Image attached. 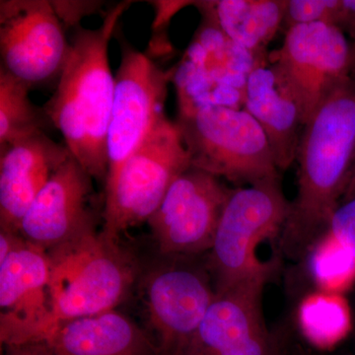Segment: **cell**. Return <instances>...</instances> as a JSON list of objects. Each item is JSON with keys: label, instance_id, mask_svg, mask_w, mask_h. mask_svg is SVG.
<instances>
[{"label": "cell", "instance_id": "ba28073f", "mask_svg": "<svg viewBox=\"0 0 355 355\" xmlns=\"http://www.w3.org/2000/svg\"><path fill=\"white\" fill-rule=\"evenodd\" d=\"M70 51L53 1H0V69L30 89L57 83Z\"/></svg>", "mask_w": 355, "mask_h": 355}, {"label": "cell", "instance_id": "cb8c5ba5", "mask_svg": "<svg viewBox=\"0 0 355 355\" xmlns=\"http://www.w3.org/2000/svg\"><path fill=\"white\" fill-rule=\"evenodd\" d=\"M6 347V355H55L46 342L27 343Z\"/></svg>", "mask_w": 355, "mask_h": 355}, {"label": "cell", "instance_id": "8fae6325", "mask_svg": "<svg viewBox=\"0 0 355 355\" xmlns=\"http://www.w3.org/2000/svg\"><path fill=\"white\" fill-rule=\"evenodd\" d=\"M216 296L211 277L200 268L173 265L151 273L146 307L158 355L183 354Z\"/></svg>", "mask_w": 355, "mask_h": 355}, {"label": "cell", "instance_id": "9a60e30c", "mask_svg": "<svg viewBox=\"0 0 355 355\" xmlns=\"http://www.w3.org/2000/svg\"><path fill=\"white\" fill-rule=\"evenodd\" d=\"M71 153L46 132L0 149V226L19 233L35 198ZM20 234V233H19Z\"/></svg>", "mask_w": 355, "mask_h": 355}, {"label": "cell", "instance_id": "5b68a950", "mask_svg": "<svg viewBox=\"0 0 355 355\" xmlns=\"http://www.w3.org/2000/svg\"><path fill=\"white\" fill-rule=\"evenodd\" d=\"M289 207L280 180L233 189L207 263L216 294L257 277L270 279L277 263L261 261L258 250L261 243L280 241Z\"/></svg>", "mask_w": 355, "mask_h": 355}, {"label": "cell", "instance_id": "d6986e66", "mask_svg": "<svg viewBox=\"0 0 355 355\" xmlns=\"http://www.w3.org/2000/svg\"><path fill=\"white\" fill-rule=\"evenodd\" d=\"M297 322L306 340L320 349H331L352 331L349 303L330 292L315 291L303 298Z\"/></svg>", "mask_w": 355, "mask_h": 355}, {"label": "cell", "instance_id": "52a82bcc", "mask_svg": "<svg viewBox=\"0 0 355 355\" xmlns=\"http://www.w3.org/2000/svg\"><path fill=\"white\" fill-rule=\"evenodd\" d=\"M272 65L297 101L306 125L334 90L355 73V46L336 26H295L286 32Z\"/></svg>", "mask_w": 355, "mask_h": 355}, {"label": "cell", "instance_id": "277c9868", "mask_svg": "<svg viewBox=\"0 0 355 355\" xmlns=\"http://www.w3.org/2000/svg\"><path fill=\"white\" fill-rule=\"evenodd\" d=\"M176 123L193 167L238 184L280 180L266 133L246 110L221 104L179 109Z\"/></svg>", "mask_w": 355, "mask_h": 355}, {"label": "cell", "instance_id": "d4e9b609", "mask_svg": "<svg viewBox=\"0 0 355 355\" xmlns=\"http://www.w3.org/2000/svg\"><path fill=\"white\" fill-rule=\"evenodd\" d=\"M354 198H355V166L354 170H352V175H350L349 184H347V189H345L342 202L352 200Z\"/></svg>", "mask_w": 355, "mask_h": 355}, {"label": "cell", "instance_id": "8992f818", "mask_svg": "<svg viewBox=\"0 0 355 355\" xmlns=\"http://www.w3.org/2000/svg\"><path fill=\"white\" fill-rule=\"evenodd\" d=\"M191 166L176 121L165 116L105 183L103 237L116 243L123 231L148 221Z\"/></svg>", "mask_w": 355, "mask_h": 355}, {"label": "cell", "instance_id": "7402d4cb", "mask_svg": "<svg viewBox=\"0 0 355 355\" xmlns=\"http://www.w3.org/2000/svg\"><path fill=\"white\" fill-rule=\"evenodd\" d=\"M322 234L355 261V198L340 203Z\"/></svg>", "mask_w": 355, "mask_h": 355}, {"label": "cell", "instance_id": "ac0fdd59", "mask_svg": "<svg viewBox=\"0 0 355 355\" xmlns=\"http://www.w3.org/2000/svg\"><path fill=\"white\" fill-rule=\"evenodd\" d=\"M195 4L207 24L238 46L259 51L282 27L286 0H218Z\"/></svg>", "mask_w": 355, "mask_h": 355}, {"label": "cell", "instance_id": "30bf717a", "mask_svg": "<svg viewBox=\"0 0 355 355\" xmlns=\"http://www.w3.org/2000/svg\"><path fill=\"white\" fill-rule=\"evenodd\" d=\"M232 191L193 166L180 175L147 221L160 253L189 257L209 252Z\"/></svg>", "mask_w": 355, "mask_h": 355}, {"label": "cell", "instance_id": "ffe728a7", "mask_svg": "<svg viewBox=\"0 0 355 355\" xmlns=\"http://www.w3.org/2000/svg\"><path fill=\"white\" fill-rule=\"evenodd\" d=\"M31 89L0 69V149L46 132L51 123L44 107L30 99Z\"/></svg>", "mask_w": 355, "mask_h": 355}, {"label": "cell", "instance_id": "9c48e42d", "mask_svg": "<svg viewBox=\"0 0 355 355\" xmlns=\"http://www.w3.org/2000/svg\"><path fill=\"white\" fill-rule=\"evenodd\" d=\"M119 43L121 62L114 76L113 110L107 137L106 181L165 118L168 83L173 76V72L164 71L146 53L137 50L123 35H119Z\"/></svg>", "mask_w": 355, "mask_h": 355}, {"label": "cell", "instance_id": "e0dca14e", "mask_svg": "<svg viewBox=\"0 0 355 355\" xmlns=\"http://www.w3.org/2000/svg\"><path fill=\"white\" fill-rule=\"evenodd\" d=\"M44 342L55 355H158L149 336L114 310L62 324Z\"/></svg>", "mask_w": 355, "mask_h": 355}, {"label": "cell", "instance_id": "6da1fadb", "mask_svg": "<svg viewBox=\"0 0 355 355\" xmlns=\"http://www.w3.org/2000/svg\"><path fill=\"white\" fill-rule=\"evenodd\" d=\"M296 161L297 193L279 245L287 258L301 261L342 202L355 166V73L306 123Z\"/></svg>", "mask_w": 355, "mask_h": 355}, {"label": "cell", "instance_id": "7a4b0ae2", "mask_svg": "<svg viewBox=\"0 0 355 355\" xmlns=\"http://www.w3.org/2000/svg\"><path fill=\"white\" fill-rule=\"evenodd\" d=\"M132 3L123 1L112 7L94 29L80 25L73 28L69 58L57 89L43 106L71 155L93 179L104 183L108 175L107 137L114 94L110 42Z\"/></svg>", "mask_w": 355, "mask_h": 355}, {"label": "cell", "instance_id": "7c38bea8", "mask_svg": "<svg viewBox=\"0 0 355 355\" xmlns=\"http://www.w3.org/2000/svg\"><path fill=\"white\" fill-rule=\"evenodd\" d=\"M50 275L46 250L25 238L0 261V338L6 347L44 342Z\"/></svg>", "mask_w": 355, "mask_h": 355}, {"label": "cell", "instance_id": "5bb4252c", "mask_svg": "<svg viewBox=\"0 0 355 355\" xmlns=\"http://www.w3.org/2000/svg\"><path fill=\"white\" fill-rule=\"evenodd\" d=\"M92 179L70 156L28 209L21 222V236L48 252L95 231L89 209Z\"/></svg>", "mask_w": 355, "mask_h": 355}, {"label": "cell", "instance_id": "484cf974", "mask_svg": "<svg viewBox=\"0 0 355 355\" xmlns=\"http://www.w3.org/2000/svg\"><path fill=\"white\" fill-rule=\"evenodd\" d=\"M354 284H355V282H354ZM349 307H350V312H352V331H354L355 333V303L354 305H349Z\"/></svg>", "mask_w": 355, "mask_h": 355}, {"label": "cell", "instance_id": "3957f363", "mask_svg": "<svg viewBox=\"0 0 355 355\" xmlns=\"http://www.w3.org/2000/svg\"><path fill=\"white\" fill-rule=\"evenodd\" d=\"M50 260V315L44 340L60 324L114 310L133 280L118 243L95 231L46 252Z\"/></svg>", "mask_w": 355, "mask_h": 355}, {"label": "cell", "instance_id": "4fadbf2b", "mask_svg": "<svg viewBox=\"0 0 355 355\" xmlns=\"http://www.w3.org/2000/svg\"><path fill=\"white\" fill-rule=\"evenodd\" d=\"M268 279L257 277L216 294L182 355H277L261 314Z\"/></svg>", "mask_w": 355, "mask_h": 355}, {"label": "cell", "instance_id": "2e32d148", "mask_svg": "<svg viewBox=\"0 0 355 355\" xmlns=\"http://www.w3.org/2000/svg\"><path fill=\"white\" fill-rule=\"evenodd\" d=\"M244 109L266 133L279 171H286L296 161L305 123L297 101L272 65L250 72Z\"/></svg>", "mask_w": 355, "mask_h": 355}, {"label": "cell", "instance_id": "44dd1931", "mask_svg": "<svg viewBox=\"0 0 355 355\" xmlns=\"http://www.w3.org/2000/svg\"><path fill=\"white\" fill-rule=\"evenodd\" d=\"M340 0H286L282 27L324 23L336 26Z\"/></svg>", "mask_w": 355, "mask_h": 355}, {"label": "cell", "instance_id": "603a6c76", "mask_svg": "<svg viewBox=\"0 0 355 355\" xmlns=\"http://www.w3.org/2000/svg\"><path fill=\"white\" fill-rule=\"evenodd\" d=\"M336 26L355 46V0H340Z\"/></svg>", "mask_w": 355, "mask_h": 355}]
</instances>
